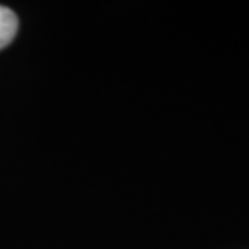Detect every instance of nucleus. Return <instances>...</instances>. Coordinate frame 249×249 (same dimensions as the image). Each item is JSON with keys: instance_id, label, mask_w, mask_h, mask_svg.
<instances>
[{"instance_id": "obj_1", "label": "nucleus", "mask_w": 249, "mask_h": 249, "mask_svg": "<svg viewBox=\"0 0 249 249\" xmlns=\"http://www.w3.org/2000/svg\"><path fill=\"white\" fill-rule=\"evenodd\" d=\"M18 30V18L9 8L0 6V50L15 39Z\"/></svg>"}]
</instances>
